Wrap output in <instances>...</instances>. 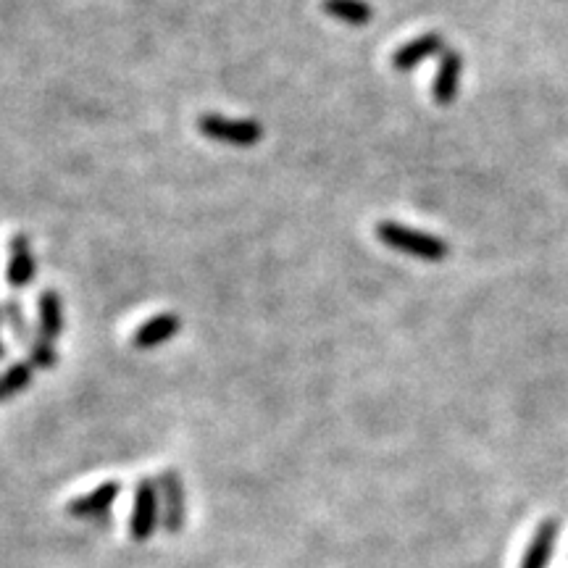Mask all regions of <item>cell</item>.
Segmentation results:
<instances>
[{"mask_svg": "<svg viewBox=\"0 0 568 568\" xmlns=\"http://www.w3.org/2000/svg\"><path fill=\"white\" fill-rule=\"evenodd\" d=\"M374 232H377V240L382 245H387L395 253H403V256L419 258L426 263H440L450 256L448 242L429 235V232L405 227L400 221H379Z\"/></svg>", "mask_w": 568, "mask_h": 568, "instance_id": "1", "label": "cell"}, {"mask_svg": "<svg viewBox=\"0 0 568 568\" xmlns=\"http://www.w3.org/2000/svg\"><path fill=\"white\" fill-rule=\"evenodd\" d=\"M198 132L213 142L235 145V148H253L263 140L261 121L235 119V116L203 114L198 119Z\"/></svg>", "mask_w": 568, "mask_h": 568, "instance_id": "2", "label": "cell"}, {"mask_svg": "<svg viewBox=\"0 0 568 568\" xmlns=\"http://www.w3.org/2000/svg\"><path fill=\"white\" fill-rule=\"evenodd\" d=\"M161 524V495H158L156 479H140L135 490V505L129 516V537L135 542H145Z\"/></svg>", "mask_w": 568, "mask_h": 568, "instance_id": "3", "label": "cell"}, {"mask_svg": "<svg viewBox=\"0 0 568 568\" xmlns=\"http://www.w3.org/2000/svg\"><path fill=\"white\" fill-rule=\"evenodd\" d=\"M158 495H161V526L169 534H177L187 519V495L185 482L177 471H161L156 479Z\"/></svg>", "mask_w": 568, "mask_h": 568, "instance_id": "4", "label": "cell"}, {"mask_svg": "<svg viewBox=\"0 0 568 568\" xmlns=\"http://www.w3.org/2000/svg\"><path fill=\"white\" fill-rule=\"evenodd\" d=\"M448 50L445 45V37L437 35V32H426V35L413 37L411 43H405L403 48H398L392 53V69L395 71H413L416 66H421L424 61L434 56H442Z\"/></svg>", "mask_w": 568, "mask_h": 568, "instance_id": "5", "label": "cell"}, {"mask_svg": "<svg viewBox=\"0 0 568 568\" xmlns=\"http://www.w3.org/2000/svg\"><path fill=\"white\" fill-rule=\"evenodd\" d=\"M463 56L458 50L448 48L440 56V64L434 71L432 82V95L440 106H450L455 98H458V90H461V77H463Z\"/></svg>", "mask_w": 568, "mask_h": 568, "instance_id": "6", "label": "cell"}, {"mask_svg": "<svg viewBox=\"0 0 568 568\" xmlns=\"http://www.w3.org/2000/svg\"><path fill=\"white\" fill-rule=\"evenodd\" d=\"M121 492V484L116 479H108V482L98 484L93 492H87L82 497H74L66 511L74 519H98V516H106L111 511V505L116 503V497Z\"/></svg>", "mask_w": 568, "mask_h": 568, "instance_id": "7", "label": "cell"}, {"mask_svg": "<svg viewBox=\"0 0 568 568\" xmlns=\"http://www.w3.org/2000/svg\"><path fill=\"white\" fill-rule=\"evenodd\" d=\"M179 329H182V319H179V313H174V311L158 313V316L142 321L140 327H137L135 337H132V345H135L137 350L161 348L164 342L177 337Z\"/></svg>", "mask_w": 568, "mask_h": 568, "instance_id": "8", "label": "cell"}, {"mask_svg": "<svg viewBox=\"0 0 568 568\" xmlns=\"http://www.w3.org/2000/svg\"><path fill=\"white\" fill-rule=\"evenodd\" d=\"M37 327H40V337L56 342L66 329L64 316V300L56 290H43L37 298Z\"/></svg>", "mask_w": 568, "mask_h": 568, "instance_id": "9", "label": "cell"}, {"mask_svg": "<svg viewBox=\"0 0 568 568\" xmlns=\"http://www.w3.org/2000/svg\"><path fill=\"white\" fill-rule=\"evenodd\" d=\"M37 274V261L35 253H32V242L29 237L16 235L11 240V256H8V284L11 287H27L32 284Z\"/></svg>", "mask_w": 568, "mask_h": 568, "instance_id": "10", "label": "cell"}, {"mask_svg": "<svg viewBox=\"0 0 568 568\" xmlns=\"http://www.w3.org/2000/svg\"><path fill=\"white\" fill-rule=\"evenodd\" d=\"M324 14L348 24V27H366L374 19V8L366 0H324Z\"/></svg>", "mask_w": 568, "mask_h": 568, "instance_id": "11", "label": "cell"}, {"mask_svg": "<svg viewBox=\"0 0 568 568\" xmlns=\"http://www.w3.org/2000/svg\"><path fill=\"white\" fill-rule=\"evenodd\" d=\"M32 382V363H14L11 369L0 374V400H8L27 390Z\"/></svg>", "mask_w": 568, "mask_h": 568, "instance_id": "12", "label": "cell"}, {"mask_svg": "<svg viewBox=\"0 0 568 568\" xmlns=\"http://www.w3.org/2000/svg\"><path fill=\"white\" fill-rule=\"evenodd\" d=\"M29 363L32 366H40V369H53L58 363V350L56 345L45 337H37V340L29 342Z\"/></svg>", "mask_w": 568, "mask_h": 568, "instance_id": "13", "label": "cell"}, {"mask_svg": "<svg viewBox=\"0 0 568 568\" xmlns=\"http://www.w3.org/2000/svg\"><path fill=\"white\" fill-rule=\"evenodd\" d=\"M0 311H3V321L14 329L16 340H29V327L27 321H24V311L19 308V303H6Z\"/></svg>", "mask_w": 568, "mask_h": 568, "instance_id": "14", "label": "cell"}, {"mask_svg": "<svg viewBox=\"0 0 568 568\" xmlns=\"http://www.w3.org/2000/svg\"><path fill=\"white\" fill-rule=\"evenodd\" d=\"M0 324H3V311H0ZM6 355V348H3V342H0V358Z\"/></svg>", "mask_w": 568, "mask_h": 568, "instance_id": "15", "label": "cell"}]
</instances>
